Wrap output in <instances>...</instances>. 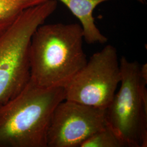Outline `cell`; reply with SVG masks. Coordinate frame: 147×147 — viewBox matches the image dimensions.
Instances as JSON below:
<instances>
[{
    "instance_id": "cell-5",
    "label": "cell",
    "mask_w": 147,
    "mask_h": 147,
    "mask_svg": "<svg viewBox=\"0 0 147 147\" xmlns=\"http://www.w3.org/2000/svg\"><path fill=\"white\" fill-rule=\"evenodd\" d=\"M121 78L117 50L107 45L94 53L64 87L65 100L107 109L116 94Z\"/></svg>"
},
{
    "instance_id": "cell-2",
    "label": "cell",
    "mask_w": 147,
    "mask_h": 147,
    "mask_svg": "<svg viewBox=\"0 0 147 147\" xmlns=\"http://www.w3.org/2000/svg\"><path fill=\"white\" fill-rule=\"evenodd\" d=\"M64 100V87L44 88L30 80L18 94L0 104V147H47L53 111Z\"/></svg>"
},
{
    "instance_id": "cell-3",
    "label": "cell",
    "mask_w": 147,
    "mask_h": 147,
    "mask_svg": "<svg viewBox=\"0 0 147 147\" xmlns=\"http://www.w3.org/2000/svg\"><path fill=\"white\" fill-rule=\"evenodd\" d=\"M57 7V1L49 0L28 8L0 36V104L16 96L30 81L32 37Z\"/></svg>"
},
{
    "instance_id": "cell-8",
    "label": "cell",
    "mask_w": 147,
    "mask_h": 147,
    "mask_svg": "<svg viewBox=\"0 0 147 147\" xmlns=\"http://www.w3.org/2000/svg\"><path fill=\"white\" fill-rule=\"evenodd\" d=\"M49 0H0V36L27 9Z\"/></svg>"
},
{
    "instance_id": "cell-9",
    "label": "cell",
    "mask_w": 147,
    "mask_h": 147,
    "mask_svg": "<svg viewBox=\"0 0 147 147\" xmlns=\"http://www.w3.org/2000/svg\"><path fill=\"white\" fill-rule=\"evenodd\" d=\"M80 147H126L124 142L109 125L95 132Z\"/></svg>"
},
{
    "instance_id": "cell-6",
    "label": "cell",
    "mask_w": 147,
    "mask_h": 147,
    "mask_svg": "<svg viewBox=\"0 0 147 147\" xmlns=\"http://www.w3.org/2000/svg\"><path fill=\"white\" fill-rule=\"evenodd\" d=\"M107 125L106 109L63 100L53 111L47 131V147H80Z\"/></svg>"
},
{
    "instance_id": "cell-1",
    "label": "cell",
    "mask_w": 147,
    "mask_h": 147,
    "mask_svg": "<svg viewBox=\"0 0 147 147\" xmlns=\"http://www.w3.org/2000/svg\"><path fill=\"white\" fill-rule=\"evenodd\" d=\"M79 24H44L29 49L30 80L44 88L64 87L87 62Z\"/></svg>"
},
{
    "instance_id": "cell-4",
    "label": "cell",
    "mask_w": 147,
    "mask_h": 147,
    "mask_svg": "<svg viewBox=\"0 0 147 147\" xmlns=\"http://www.w3.org/2000/svg\"><path fill=\"white\" fill-rule=\"evenodd\" d=\"M121 86L106 109L107 124L126 147L147 146V64L122 56Z\"/></svg>"
},
{
    "instance_id": "cell-7",
    "label": "cell",
    "mask_w": 147,
    "mask_h": 147,
    "mask_svg": "<svg viewBox=\"0 0 147 147\" xmlns=\"http://www.w3.org/2000/svg\"><path fill=\"white\" fill-rule=\"evenodd\" d=\"M65 5L81 23L84 39L88 44H105L107 38L95 24L93 11L100 3L109 0H57ZM144 3L145 0H137Z\"/></svg>"
}]
</instances>
